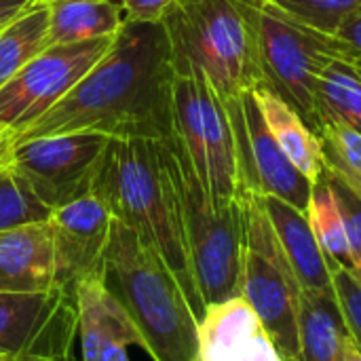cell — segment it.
<instances>
[{
    "label": "cell",
    "mask_w": 361,
    "mask_h": 361,
    "mask_svg": "<svg viewBox=\"0 0 361 361\" xmlns=\"http://www.w3.org/2000/svg\"><path fill=\"white\" fill-rule=\"evenodd\" d=\"M173 78L171 44L163 23L125 21L89 74L13 142L72 131L118 140H169Z\"/></svg>",
    "instance_id": "cell-1"
},
{
    "label": "cell",
    "mask_w": 361,
    "mask_h": 361,
    "mask_svg": "<svg viewBox=\"0 0 361 361\" xmlns=\"http://www.w3.org/2000/svg\"><path fill=\"white\" fill-rule=\"evenodd\" d=\"M91 192L106 203L114 220L135 231L163 256L201 319L205 307L190 269L163 142L110 137Z\"/></svg>",
    "instance_id": "cell-2"
},
{
    "label": "cell",
    "mask_w": 361,
    "mask_h": 361,
    "mask_svg": "<svg viewBox=\"0 0 361 361\" xmlns=\"http://www.w3.org/2000/svg\"><path fill=\"white\" fill-rule=\"evenodd\" d=\"M99 281L123 307L152 361L199 360V315L163 256L112 220Z\"/></svg>",
    "instance_id": "cell-3"
},
{
    "label": "cell",
    "mask_w": 361,
    "mask_h": 361,
    "mask_svg": "<svg viewBox=\"0 0 361 361\" xmlns=\"http://www.w3.org/2000/svg\"><path fill=\"white\" fill-rule=\"evenodd\" d=\"M262 0H180L161 19L176 74H201L222 102L262 85L258 8Z\"/></svg>",
    "instance_id": "cell-4"
},
{
    "label": "cell",
    "mask_w": 361,
    "mask_h": 361,
    "mask_svg": "<svg viewBox=\"0 0 361 361\" xmlns=\"http://www.w3.org/2000/svg\"><path fill=\"white\" fill-rule=\"evenodd\" d=\"M173 178L184 243L203 307L241 296L243 283V199L216 205L176 135L163 140Z\"/></svg>",
    "instance_id": "cell-5"
},
{
    "label": "cell",
    "mask_w": 361,
    "mask_h": 361,
    "mask_svg": "<svg viewBox=\"0 0 361 361\" xmlns=\"http://www.w3.org/2000/svg\"><path fill=\"white\" fill-rule=\"evenodd\" d=\"M243 283L241 296L271 334L283 361H302L298 336L300 283L269 220L262 197L243 192Z\"/></svg>",
    "instance_id": "cell-6"
},
{
    "label": "cell",
    "mask_w": 361,
    "mask_h": 361,
    "mask_svg": "<svg viewBox=\"0 0 361 361\" xmlns=\"http://www.w3.org/2000/svg\"><path fill=\"white\" fill-rule=\"evenodd\" d=\"M173 135L216 205L241 199L235 131L222 97L201 74L173 78Z\"/></svg>",
    "instance_id": "cell-7"
},
{
    "label": "cell",
    "mask_w": 361,
    "mask_h": 361,
    "mask_svg": "<svg viewBox=\"0 0 361 361\" xmlns=\"http://www.w3.org/2000/svg\"><path fill=\"white\" fill-rule=\"evenodd\" d=\"M336 57L355 59L336 36L317 32L292 19L267 0L260 2L258 59L262 85L288 102L313 131L315 82L322 70Z\"/></svg>",
    "instance_id": "cell-8"
},
{
    "label": "cell",
    "mask_w": 361,
    "mask_h": 361,
    "mask_svg": "<svg viewBox=\"0 0 361 361\" xmlns=\"http://www.w3.org/2000/svg\"><path fill=\"white\" fill-rule=\"evenodd\" d=\"M114 36L51 44L0 89V129L17 137L55 108L108 53Z\"/></svg>",
    "instance_id": "cell-9"
},
{
    "label": "cell",
    "mask_w": 361,
    "mask_h": 361,
    "mask_svg": "<svg viewBox=\"0 0 361 361\" xmlns=\"http://www.w3.org/2000/svg\"><path fill=\"white\" fill-rule=\"evenodd\" d=\"M108 135L72 131L13 142L11 167L32 186L44 205L57 209L91 192Z\"/></svg>",
    "instance_id": "cell-10"
},
{
    "label": "cell",
    "mask_w": 361,
    "mask_h": 361,
    "mask_svg": "<svg viewBox=\"0 0 361 361\" xmlns=\"http://www.w3.org/2000/svg\"><path fill=\"white\" fill-rule=\"evenodd\" d=\"M237 142L243 192L277 197L296 209H309L313 182L298 171L271 135L254 89L224 102Z\"/></svg>",
    "instance_id": "cell-11"
},
{
    "label": "cell",
    "mask_w": 361,
    "mask_h": 361,
    "mask_svg": "<svg viewBox=\"0 0 361 361\" xmlns=\"http://www.w3.org/2000/svg\"><path fill=\"white\" fill-rule=\"evenodd\" d=\"M78 336L76 296L51 292H0V357L15 360Z\"/></svg>",
    "instance_id": "cell-12"
},
{
    "label": "cell",
    "mask_w": 361,
    "mask_h": 361,
    "mask_svg": "<svg viewBox=\"0 0 361 361\" xmlns=\"http://www.w3.org/2000/svg\"><path fill=\"white\" fill-rule=\"evenodd\" d=\"M112 220L106 203L93 192L51 212L49 228L57 288L74 294L76 283L99 275Z\"/></svg>",
    "instance_id": "cell-13"
},
{
    "label": "cell",
    "mask_w": 361,
    "mask_h": 361,
    "mask_svg": "<svg viewBox=\"0 0 361 361\" xmlns=\"http://www.w3.org/2000/svg\"><path fill=\"white\" fill-rule=\"evenodd\" d=\"M197 361H283L271 334L243 296L205 307Z\"/></svg>",
    "instance_id": "cell-14"
},
{
    "label": "cell",
    "mask_w": 361,
    "mask_h": 361,
    "mask_svg": "<svg viewBox=\"0 0 361 361\" xmlns=\"http://www.w3.org/2000/svg\"><path fill=\"white\" fill-rule=\"evenodd\" d=\"M74 296L82 361H129L127 347H142V336L99 277L76 283Z\"/></svg>",
    "instance_id": "cell-15"
},
{
    "label": "cell",
    "mask_w": 361,
    "mask_h": 361,
    "mask_svg": "<svg viewBox=\"0 0 361 361\" xmlns=\"http://www.w3.org/2000/svg\"><path fill=\"white\" fill-rule=\"evenodd\" d=\"M57 288L49 222L0 231V292H51Z\"/></svg>",
    "instance_id": "cell-16"
},
{
    "label": "cell",
    "mask_w": 361,
    "mask_h": 361,
    "mask_svg": "<svg viewBox=\"0 0 361 361\" xmlns=\"http://www.w3.org/2000/svg\"><path fill=\"white\" fill-rule=\"evenodd\" d=\"M262 203L300 288L334 292L330 264L317 243L307 214L277 197H262Z\"/></svg>",
    "instance_id": "cell-17"
},
{
    "label": "cell",
    "mask_w": 361,
    "mask_h": 361,
    "mask_svg": "<svg viewBox=\"0 0 361 361\" xmlns=\"http://www.w3.org/2000/svg\"><path fill=\"white\" fill-rule=\"evenodd\" d=\"M254 93L271 135L277 140L288 159L298 167V171L315 182L324 171V150L319 135L288 102H283L269 87L258 85Z\"/></svg>",
    "instance_id": "cell-18"
},
{
    "label": "cell",
    "mask_w": 361,
    "mask_h": 361,
    "mask_svg": "<svg viewBox=\"0 0 361 361\" xmlns=\"http://www.w3.org/2000/svg\"><path fill=\"white\" fill-rule=\"evenodd\" d=\"M298 336L302 361H345L349 332L334 292H300Z\"/></svg>",
    "instance_id": "cell-19"
},
{
    "label": "cell",
    "mask_w": 361,
    "mask_h": 361,
    "mask_svg": "<svg viewBox=\"0 0 361 361\" xmlns=\"http://www.w3.org/2000/svg\"><path fill=\"white\" fill-rule=\"evenodd\" d=\"M49 8V42L74 44L116 36L125 25L118 0H44Z\"/></svg>",
    "instance_id": "cell-20"
},
{
    "label": "cell",
    "mask_w": 361,
    "mask_h": 361,
    "mask_svg": "<svg viewBox=\"0 0 361 361\" xmlns=\"http://www.w3.org/2000/svg\"><path fill=\"white\" fill-rule=\"evenodd\" d=\"M315 133L326 123H341L361 131V70L357 59H332L315 82Z\"/></svg>",
    "instance_id": "cell-21"
},
{
    "label": "cell",
    "mask_w": 361,
    "mask_h": 361,
    "mask_svg": "<svg viewBox=\"0 0 361 361\" xmlns=\"http://www.w3.org/2000/svg\"><path fill=\"white\" fill-rule=\"evenodd\" d=\"M49 47V8L36 0L0 30V89Z\"/></svg>",
    "instance_id": "cell-22"
},
{
    "label": "cell",
    "mask_w": 361,
    "mask_h": 361,
    "mask_svg": "<svg viewBox=\"0 0 361 361\" xmlns=\"http://www.w3.org/2000/svg\"><path fill=\"white\" fill-rule=\"evenodd\" d=\"M307 218H309L311 228L317 237V243L330 264V271H336V269L355 271V260H353V252H351L349 237L345 231V222H343L338 203L334 199V192H332L324 171L313 182Z\"/></svg>",
    "instance_id": "cell-23"
},
{
    "label": "cell",
    "mask_w": 361,
    "mask_h": 361,
    "mask_svg": "<svg viewBox=\"0 0 361 361\" xmlns=\"http://www.w3.org/2000/svg\"><path fill=\"white\" fill-rule=\"evenodd\" d=\"M324 167L361 199V131L341 123H326L317 131Z\"/></svg>",
    "instance_id": "cell-24"
},
{
    "label": "cell",
    "mask_w": 361,
    "mask_h": 361,
    "mask_svg": "<svg viewBox=\"0 0 361 361\" xmlns=\"http://www.w3.org/2000/svg\"><path fill=\"white\" fill-rule=\"evenodd\" d=\"M51 212L11 165L0 169V231L49 222Z\"/></svg>",
    "instance_id": "cell-25"
},
{
    "label": "cell",
    "mask_w": 361,
    "mask_h": 361,
    "mask_svg": "<svg viewBox=\"0 0 361 361\" xmlns=\"http://www.w3.org/2000/svg\"><path fill=\"white\" fill-rule=\"evenodd\" d=\"M292 19L336 36L341 25L361 8V0H267Z\"/></svg>",
    "instance_id": "cell-26"
},
{
    "label": "cell",
    "mask_w": 361,
    "mask_h": 361,
    "mask_svg": "<svg viewBox=\"0 0 361 361\" xmlns=\"http://www.w3.org/2000/svg\"><path fill=\"white\" fill-rule=\"evenodd\" d=\"M332 286L349 338L361 351V277L351 269H336L332 271Z\"/></svg>",
    "instance_id": "cell-27"
},
{
    "label": "cell",
    "mask_w": 361,
    "mask_h": 361,
    "mask_svg": "<svg viewBox=\"0 0 361 361\" xmlns=\"http://www.w3.org/2000/svg\"><path fill=\"white\" fill-rule=\"evenodd\" d=\"M324 176L334 192V199L338 203L343 222H345V231L349 237V245L353 252V260H355V271H361V199L347 188L336 176H332L326 167H324Z\"/></svg>",
    "instance_id": "cell-28"
},
{
    "label": "cell",
    "mask_w": 361,
    "mask_h": 361,
    "mask_svg": "<svg viewBox=\"0 0 361 361\" xmlns=\"http://www.w3.org/2000/svg\"><path fill=\"white\" fill-rule=\"evenodd\" d=\"M127 21H161L163 15L180 0H118Z\"/></svg>",
    "instance_id": "cell-29"
},
{
    "label": "cell",
    "mask_w": 361,
    "mask_h": 361,
    "mask_svg": "<svg viewBox=\"0 0 361 361\" xmlns=\"http://www.w3.org/2000/svg\"><path fill=\"white\" fill-rule=\"evenodd\" d=\"M336 38L345 42V47L351 51V55L360 61L361 59V8L353 13L338 30Z\"/></svg>",
    "instance_id": "cell-30"
},
{
    "label": "cell",
    "mask_w": 361,
    "mask_h": 361,
    "mask_svg": "<svg viewBox=\"0 0 361 361\" xmlns=\"http://www.w3.org/2000/svg\"><path fill=\"white\" fill-rule=\"evenodd\" d=\"M74 341L76 338H70V341H66V343H61L57 347H51V349H44V351H34V353H27V355L6 361H74Z\"/></svg>",
    "instance_id": "cell-31"
},
{
    "label": "cell",
    "mask_w": 361,
    "mask_h": 361,
    "mask_svg": "<svg viewBox=\"0 0 361 361\" xmlns=\"http://www.w3.org/2000/svg\"><path fill=\"white\" fill-rule=\"evenodd\" d=\"M34 2L36 0H0V30L15 17H19L23 11H27Z\"/></svg>",
    "instance_id": "cell-32"
},
{
    "label": "cell",
    "mask_w": 361,
    "mask_h": 361,
    "mask_svg": "<svg viewBox=\"0 0 361 361\" xmlns=\"http://www.w3.org/2000/svg\"><path fill=\"white\" fill-rule=\"evenodd\" d=\"M11 148H13V135L0 129V169L11 163Z\"/></svg>",
    "instance_id": "cell-33"
},
{
    "label": "cell",
    "mask_w": 361,
    "mask_h": 361,
    "mask_svg": "<svg viewBox=\"0 0 361 361\" xmlns=\"http://www.w3.org/2000/svg\"><path fill=\"white\" fill-rule=\"evenodd\" d=\"M345 361H361V351L351 338L347 341V347H345Z\"/></svg>",
    "instance_id": "cell-34"
},
{
    "label": "cell",
    "mask_w": 361,
    "mask_h": 361,
    "mask_svg": "<svg viewBox=\"0 0 361 361\" xmlns=\"http://www.w3.org/2000/svg\"><path fill=\"white\" fill-rule=\"evenodd\" d=\"M355 273H357V275H360V277H361V271H355Z\"/></svg>",
    "instance_id": "cell-35"
},
{
    "label": "cell",
    "mask_w": 361,
    "mask_h": 361,
    "mask_svg": "<svg viewBox=\"0 0 361 361\" xmlns=\"http://www.w3.org/2000/svg\"><path fill=\"white\" fill-rule=\"evenodd\" d=\"M357 63H360V70H361V59H360V61H357Z\"/></svg>",
    "instance_id": "cell-36"
},
{
    "label": "cell",
    "mask_w": 361,
    "mask_h": 361,
    "mask_svg": "<svg viewBox=\"0 0 361 361\" xmlns=\"http://www.w3.org/2000/svg\"><path fill=\"white\" fill-rule=\"evenodd\" d=\"M0 361H6V360H2V357H0Z\"/></svg>",
    "instance_id": "cell-37"
}]
</instances>
